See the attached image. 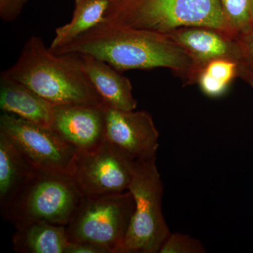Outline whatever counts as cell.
I'll list each match as a JSON object with an SVG mask.
<instances>
[{
  "label": "cell",
  "mask_w": 253,
  "mask_h": 253,
  "mask_svg": "<svg viewBox=\"0 0 253 253\" xmlns=\"http://www.w3.org/2000/svg\"><path fill=\"white\" fill-rule=\"evenodd\" d=\"M53 51V50H52ZM59 54L88 55L118 71L170 70L184 85L196 84L194 61L167 35L103 21L71 42L54 50Z\"/></svg>",
  "instance_id": "obj_1"
},
{
  "label": "cell",
  "mask_w": 253,
  "mask_h": 253,
  "mask_svg": "<svg viewBox=\"0 0 253 253\" xmlns=\"http://www.w3.org/2000/svg\"><path fill=\"white\" fill-rule=\"evenodd\" d=\"M1 74L22 83L56 106L105 104L76 56L54 52L38 36L26 42L17 61Z\"/></svg>",
  "instance_id": "obj_2"
},
{
  "label": "cell",
  "mask_w": 253,
  "mask_h": 253,
  "mask_svg": "<svg viewBox=\"0 0 253 253\" xmlns=\"http://www.w3.org/2000/svg\"><path fill=\"white\" fill-rule=\"evenodd\" d=\"M104 21L165 35L202 26L235 36L220 0H109Z\"/></svg>",
  "instance_id": "obj_3"
},
{
  "label": "cell",
  "mask_w": 253,
  "mask_h": 253,
  "mask_svg": "<svg viewBox=\"0 0 253 253\" xmlns=\"http://www.w3.org/2000/svg\"><path fill=\"white\" fill-rule=\"evenodd\" d=\"M84 195L69 174L36 170L1 215L15 229L33 223L67 226L76 215Z\"/></svg>",
  "instance_id": "obj_4"
},
{
  "label": "cell",
  "mask_w": 253,
  "mask_h": 253,
  "mask_svg": "<svg viewBox=\"0 0 253 253\" xmlns=\"http://www.w3.org/2000/svg\"><path fill=\"white\" fill-rule=\"evenodd\" d=\"M128 190L134 200L120 253H158L171 234L162 211L163 186L156 157L136 160Z\"/></svg>",
  "instance_id": "obj_5"
},
{
  "label": "cell",
  "mask_w": 253,
  "mask_h": 253,
  "mask_svg": "<svg viewBox=\"0 0 253 253\" xmlns=\"http://www.w3.org/2000/svg\"><path fill=\"white\" fill-rule=\"evenodd\" d=\"M134 200L129 190L84 196L71 222L66 226L70 243L88 242L120 253L130 225Z\"/></svg>",
  "instance_id": "obj_6"
},
{
  "label": "cell",
  "mask_w": 253,
  "mask_h": 253,
  "mask_svg": "<svg viewBox=\"0 0 253 253\" xmlns=\"http://www.w3.org/2000/svg\"><path fill=\"white\" fill-rule=\"evenodd\" d=\"M0 132L23 153L37 170L71 176L77 152L52 129L3 113L0 116Z\"/></svg>",
  "instance_id": "obj_7"
},
{
  "label": "cell",
  "mask_w": 253,
  "mask_h": 253,
  "mask_svg": "<svg viewBox=\"0 0 253 253\" xmlns=\"http://www.w3.org/2000/svg\"><path fill=\"white\" fill-rule=\"evenodd\" d=\"M136 161L106 140L97 149L77 152L71 176L84 196L127 191Z\"/></svg>",
  "instance_id": "obj_8"
},
{
  "label": "cell",
  "mask_w": 253,
  "mask_h": 253,
  "mask_svg": "<svg viewBox=\"0 0 253 253\" xmlns=\"http://www.w3.org/2000/svg\"><path fill=\"white\" fill-rule=\"evenodd\" d=\"M106 139L136 160L156 157L159 131L149 113L105 106Z\"/></svg>",
  "instance_id": "obj_9"
},
{
  "label": "cell",
  "mask_w": 253,
  "mask_h": 253,
  "mask_svg": "<svg viewBox=\"0 0 253 253\" xmlns=\"http://www.w3.org/2000/svg\"><path fill=\"white\" fill-rule=\"evenodd\" d=\"M105 106L106 104L56 106L51 129L76 152L93 151L106 140Z\"/></svg>",
  "instance_id": "obj_10"
},
{
  "label": "cell",
  "mask_w": 253,
  "mask_h": 253,
  "mask_svg": "<svg viewBox=\"0 0 253 253\" xmlns=\"http://www.w3.org/2000/svg\"><path fill=\"white\" fill-rule=\"evenodd\" d=\"M167 35L185 50L194 63L196 82L203 68L216 59L237 63L239 49L235 36L214 28L191 26L178 28Z\"/></svg>",
  "instance_id": "obj_11"
},
{
  "label": "cell",
  "mask_w": 253,
  "mask_h": 253,
  "mask_svg": "<svg viewBox=\"0 0 253 253\" xmlns=\"http://www.w3.org/2000/svg\"><path fill=\"white\" fill-rule=\"evenodd\" d=\"M105 104L121 111H134L137 101L130 81L109 63L88 55L73 54Z\"/></svg>",
  "instance_id": "obj_12"
},
{
  "label": "cell",
  "mask_w": 253,
  "mask_h": 253,
  "mask_svg": "<svg viewBox=\"0 0 253 253\" xmlns=\"http://www.w3.org/2000/svg\"><path fill=\"white\" fill-rule=\"evenodd\" d=\"M0 107L3 113L43 127H52L56 106L22 83L2 74L0 78Z\"/></svg>",
  "instance_id": "obj_13"
},
{
  "label": "cell",
  "mask_w": 253,
  "mask_h": 253,
  "mask_svg": "<svg viewBox=\"0 0 253 253\" xmlns=\"http://www.w3.org/2000/svg\"><path fill=\"white\" fill-rule=\"evenodd\" d=\"M36 170L23 153L0 132V209L12 201Z\"/></svg>",
  "instance_id": "obj_14"
},
{
  "label": "cell",
  "mask_w": 253,
  "mask_h": 253,
  "mask_svg": "<svg viewBox=\"0 0 253 253\" xmlns=\"http://www.w3.org/2000/svg\"><path fill=\"white\" fill-rule=\"evenodd\" d=\"M12 243L19 253H66L69 244L66 226L44 221L16 229Z\"/></svg>",
  "instance_id": "obj_15"
},
{
  "label": "cell",
  "mask_w": 253,
  "mask_h": 253,
  "mask_svg": "<svg viewBox=\"0 0 253 253\" xmlns=\"http://www.w3.org/2000/svg\"><path fill=\"white\" fill-rule=\"evenodd\" d=\"M109 4V0H76L71 21L56 28L50 49L69 44L102 22Z\"/></svg>",
  "instance_id": "obj_16"
},
{
  "label": "cell",
  "mask_w": 253,
  "mask_h": 253,
  "mask_svg": "<svg viewBox=\"0 0 253 253\" xmlns=\"http://www.w3.org/2000/svg\"><path fill=\"white\" fill-rule=\"evenodd\" d=\"M239 78L238 64L229 59H216L208 63L198 76L196 84L209 97L222 96L231 83Z\"/></svg>",
  "instance_id": "obj_17"
},
{
  "label": "cell",
  "mask_w": 253,
  "mask_h": 253,
  "mask_svg": "<svg viewBox=\"0 0 253 253\" xmlns=\"http://www.w3.org/2000/svg\"><path fill=\"white\" fill-rule=\"evenodd\" d=\"M228 23L235 36L253 26L250 0H220Z\"/></svg>",
  "instance_id": "obj_18"
},
{
  "label": "cell",
  "mask_w": 253,
  "mask_h": 253,
  "mask_svg": "<svg viewBox=\"0 0 253 253\" xmlns=\"http://www.w3.org/2000/svg\"><path fill=\"white\" fill-rule=\"evenodd\" d=\"M239 58V78L253 88V25L246 31L235 36Z\"/></svg>",
  "instance_id": "obj_19"
},
{
  "label": "cell",
  "mask_w": 253,
  "mask_h": 253,
  "mask_svg": "<svg viewBox=\"0 0 253 253\" xmlns=\"http://www.w3.org/2000/svg\"><path fill=\"white\" fill-rule=\"evenodd\" d=\"M204 245L199 240L182 233H174L168 236L159 253H204Z\"/></svg>",
  "instance_id": "obj_20"
},
{
  "label": "cell",
  "mask_w": 253,
  "mask_h": 253,
  "mask_svg": "<svg viewBox=\"0 0 253 253\" xmlns=\"http://www.w3.org/2000/svg\"><path fill=\"white\" fill-rule=\"evenodd\" d=\"M27 0H0V17L12 21L19 16Z\"/></svg>",
  "instance_id": "obj_21"
},
{
  "label": "cell",
  "mask_w": 253,
  "mask_h": 253,
  "mask_svg": "<svg viewBox=\"0 0 253 253\" xmlns=\"http://www.w3.org/2000/svg\"><path fill=\"white\" fill-rule=\"evenodd\" d=\"M66 253H110L109 251L99 245L91 243H70Z\"/></svg>",
  "instance_id": "obj_22"
},
{
  "label": "cell",
  "mask_w": 253,
  "mask_h": 253,
  "mask_svg": "<svg viewBox=\"0 0 253 253\" xmlns=\"http://www.w3.org/2000/svg\"><path fill=\"white\" fill-rule=\"evenodd\" d=\"M250 3H251V16H252L253 23V0H250Z\"/></svg>",
  "instance_id": "obj_23"
}]
</instances>
